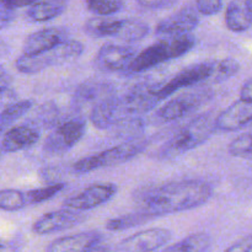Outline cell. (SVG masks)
<instances>
[{"instance_id": "cell-24", "label": "cell", "mask_w": 252, "mask_h": 252, "mask_svg": "<svg viewBox=\"0 0 252 252\" xmlns=\"http://www.w3.org/2000/svg\"><path fill=\"white\" fill-rule=\"evenodd\" d=\"M59 122H61V116H59L58 106L53 101H48L34 111L33 117L30 120L29 125L33 126L39 130L54 128Z\"/></svg>"}, {"instance_id": "cell-8", "label": "cell", "mask_w": 252, "mask_h": 252, "mask_svg": "<svg viewBox=\"0 0 252 252\" xmlns=\"http://www.w3.org/2000/svg\"><path fill=\"white\" fill-rule=\"evenodd\" d=\"M216 64L217 62L214 61H207L192 64L189 68L184 69L179 74H176L169 81L162 83L160 89L158 90V96L161 100H164L167 96L172 95L175 91H179L181 89L189 88V86L211 80L213 78L214 73H216Z\"/></svg>"}, {"instance_id": "cell-15", "label": "cell", "mask_w": 252, "mask_h": 252, "mask_svg": "<svg viewBox=\"0 0 252 252\" xmlns=\"http://www.w3.org/2000/svg\"><path fill=\"white\" fill-rule=\"evenodd\" d=\"M102 245V235L98 231H83L75 235L62 236L52 241L47 248L49 252L71 251H106L108 248Z\"/></svg>"}, {"instance_id": "cell-13", "label": "cell", "mask_w": 252, "mask_h": 252, "mask_svg": "<svg viewBox=\"0 0 252 252\" xmlns=\"http://www.w3.org/2000/svg\"><path fill=\"white\" fill-rule=\"evenodd\" d=\"M86 219L81 212L75 209L65 208L59 211L49 212L43 214L41 218L37 219L32 225V230L37 235H47V234L56 233V231L68 230L79 225Z\"/></svg>"}, {"instance_id": "cell-26", "label": "cell", "mask_w": 252, "mask_h": 252, "mask_svg": "<svg viewBox=\"0 0 252 252\" xmlns=\"http://www.w3.org/2000/svg\"><path fill=\"white\" fill-rule=\"evenodd\" d=\"M32 106H33V101L32 100H22L4 108L0 112V134L6 132L11 127L12 123L24 117L31 110Z\"/></svg>"}, {"instance_id": "cell-32", "label": "cell", "mask_w": 252, "mask_h": 252, "mask_svg": "<svg viewBox=\"0 0 252 252\" xmlns=\"http://www.w3.org/2000/svg\"><path fill=\"white\" fill-rule=\"evenodd\" d=\"M240 71V64L238 61L233 58H224L221 61H217L216 73H214L212 80L216 83H221L228 80L231 76L236 75Z\"/></svg>"}, {"instance_id": "cell-21", "label": "cell", "mask_w": 252, "mask_h": 252, "mask_svg": "<svg viewBox=\"0 0 252 252\" xmlns=\"http://www.w3.org/2000/svg\"><path fill=\"white\" fill-rule=\"evenodd\" d=\"M70 0H38L26 12L31 22H46L63 14Z\"/></svg>"}, {"instance_id": "cell-6", "label": "cell", "mask_w": 252, "mask_h": 252, "mask_svg": "<svg viewBox=\"0 0 252 252\" xmlns=\"http://www.w3.org/2000/svg\"><path fill=\"white\" fill-rule=\"evenodd\" d=\"M125 95H112L98 102L91 108L90 121L98 129H107L112 128L121 121L127 120L129 117H135L134 106L129 97Z\"/></svg>"}, {"instance_id": "cell-22", "label": "cell", "mask_w": 252, "mask_h": 252, "mask_svg": "<svg viewBox=\"0 0 252 252\" xmlns=\"http://www.w3.org/2000/svg\"><path fill=\"white\" fill-rule=\"evenodd\" d=\"M121 20L113 19L111 16H97L89 20L84 26L86 33L95 38H103V37H116L118 29H120Z\"/></svg>"}, {"instance_id": "cell-4", "label": "cell", "mask_w": 252, "mask_h": 252, "mask_svg": "<svg viewBox=\"0 0 252 252\" xmlns=\"http://www.w3.org/2000/svg\"><path fill=\"white\" fill-rule=\"evenodd\" d=\"M147 147V142L140 139L127 140L120 145L106 149L98 154L85 157L78 160L73 165V170L75 174H89L95 170L103 169V167L113 166V165L122 164L137 157Z\"/></svg>"}, {"instance_id": "cell-5", "label": "cell", "mask_w": 252, "mask_h": 252, "mask_svg": "<svg viewBox=\"0 0 252 252\" xmlns=\"http://www.w3.org/2000/svg\"><path fill=\"white\" fill-rule=\"evenodd\" d=\"M216 130V117L211 112L202 113L189 121L167 142L165 152L181 154L196 149L206 143Z\"/></svg>"}, {"instance_id": "cell-2", "label": "cell", "mask_w": 252, "mask_h": 252, "mask_svg": "<svg viewBox=\"0 0 252 252\" xmlns=\"http://www.w3.org/2000/svg\"><path fill=\"white\" fill-rule=\"evenodd\" d=\"M194 44H196V41L189 33L165 36L159 42L138 53L125 71L127 74L147 71L159 64L189 53L193 48Z\"/></svg>"}, {"instance_id": "cell-1", "label": "cell", "mask_w": 252, "mask_h": 252, "mask_svg": "<svg viewBox=\"0 0 252 252\" xmlns=\"http://www.w3.org/2000/svg\"><path fill=\"white\" fill-rule=\"evenodd\" d=\"M213 196V187L201 180L171 182L140 194L142 209L152 216H166L191 211L206 204Z\"/></svg>"}, {"instance_id": "cell-36", "label": "cell", "mask_w": 252, "mask_h": 252, "mask_svg": "<svg viewBox=\"0 0 252 252\" xmlns=\"http://www.w3.org/2000/svg\"><path fill=\"white\" fill-rule=\"evenodd\" d=\"M38 0H0V5L2 7H6V9L14 10L19 9V7H25V6H32L33 4Z\"/></svg>"}, {"instance_id": "cell-37", "label": "cell", "mask_w": 252, "mask_h": 252, "mask_svg": "<svg viewBox=\"0 0 252 252\" xmlns=\"http://www.w3.org/2000/svg\"><path fill=\"white\" fill-rule=\"evenodd\" d=\"M15 19V12L14 10L6 9V7H2L0 5V30H2L4 27H6L7 25L11 24Z\"/></svg>"}, {"instance_id": "cell-18", "label": "cell", "mask_w": 252, "mask_h": 252, "mask_svg": "<svg viewBox=\"0 0 252 252\" xmlns=\"http://www.w3.org/2000/svg\"><path fill=\"white\" fill-rule=\"evenodd\" d=\"M68 39L66 31L59 27H51L33 32L26 37L22 46V54H38L53 48L61 42Z\"/></svg>"}, {"instance_id": "cell-39", "label": "cell", "mask_w": 252, "mask_h": 252, "mask_svg": "<svg viewBox=\"0 0 252 252\" xmlns=\"http://www.w3.org/2000/svg\"><path fill=\"white\" fill-rule=\"evenodd\" d=\"M240 97L252 100V78L248 79V80L243 84L240 90Z\"/></svg>"}, {"instance_id": "cell-29", "label": "cell", "mask_w": 252, "mask_h": 252, "mask_svg": "<svg viewBox=\"0 0 252 252\" xmlns=\"http://www.w3.org/2000/svg\"><path fill=\"white\" fill-rule=\"evenodd\" d=\"M64 187H65V184H63V182H56V184L41 187V189H30L26 192L27 204H38L49 201L53 197H56L59 192L63 191Z\"/></svg>"}, {"instance_id": "cell-12", "label": "cell", "mask_w": 252, "mask_h": 252, "mask_svg": "<svg viewBox=\"0 0 252 252\" xmlns=\"http://www.w3.org/2000/svg\"><path fill=\"white\" fill-rule=\"evenodd\" d=\"M137 54L134 47L108 42L98 49L95 63L102 71H125Z\"/></svg>"}, {"instance_id": "cell-10", "label": "cell", "mask_w": 252, "mask_h": 252, "mask_svg": "<svg viewBox=\"0 0 252 252\" xmlns=\"http://www.w3.org/2000/svg\"><path fill=\"white\" fill-rule=\"evenodd\" d=\"M117 191V186L113 184L91 185L75 196L66 198L63 207L79 212L90 211L111 201L116 196Z\"/></svg>"}, {"instance_id": "cell-28", "label": "cell", "mask_w": 252, "mask_h": 252, "mask_svg": "<svg viewBox=\"0 0 252 252\" xmlns=\"http://www.w3.org/2000/svg\"><path fill=\"white\" fill-rule=\"evenodd\" d=\"M26 206V192L14 189H0V209L6 212H17Z\"/></svg>"}, {"instance_id": "cell-11", "label": "cell", "mask_w": 252, "mask_h": 252, "mask_svg": "<svg viewBox=\"0 0 252 252\" xmlns=\"http://www.w3.org/2000/svg\"><path fill=\"white\" fill-rule=\"evenodd\" d=\"M171 238L172 234L169 229L150 228L123 239L118 244L117 250L125 252L157 251L165 248Z\"/></svg>"}, {"instance_id": "cell-17", "label": "cell", "mask_w": 252, "mask_h": 252, "mask_svg": "<svg viewBox=\"0 0 252 252\" xmlns=\"http://www.w3.org/2000/svg\"><path fill=\"white\" fill-rule=\"evenodd\" d=\"M116 88L112 83L97 79L84 81L76 88L73 95V103L78 108L91 106V108L105 98L115 95Z\"/></svg>"}, {"instance_id": "cell-33", "label": "cell", "mask_w": 252, "mask_h": 252, "mask_svg": "<svg viewBox=\"0 0 252 252\" xmlns=\"http://www.w3.org/2000/svg\"><path fill=\"white\" fill-rule=\"evenodd\" d=\"M224 0H196V7L199 14L211 16L218 14L223 7Z\"/></svg>"}, {"instance_id": "cell-9", "label": "cell", "mask_w": 252, "mask_h": 252, "mask_svg": "<svg viewBox=\"0 0 252 252\" xmlns=\"http://www.w3.org/2000/svg\"><path fill=\"white\" fill-rule=\"evenodd\" d=\"M209 96L211 94L207 90H197L181 94L177 97L165 103L164 106H161L155 113V117L159 122H174V121L180 120L201 107L202 103L207 101Z\"/></svg>"}, {"instance_id": "cell-3", "label": "cell", "mask_w": 252, "mask_h": 252, "mask_svg": "<svg viewBox=\"0 0 252 252\" xmlns=\"http://www.w3.org/2000/svg\"><path fill=\"white\" fill-rule=\"evenodd\" d=\"M84 44L75 39H65L53 48L38 54H22L16 59L15 66L22 74L32 75L54 65L69 63L83 54Z\"/></svg>"}, {"instance_id": "cell-40", "label": "cell", "mask_w": 252, "mask_h": 252, "mask_svg": "<svg viewBox=\"0 0 252 252\" xmlns=\"http://www.w3.org/2000/svg\"><path fill=\"white\" fill-rule=\"evenodd\" d=\"M245 1H246V4H248L249 10H250V12H251V15H252V0H245Z\"/></svg>"}, {"instance_id": "cell-19", "label": "cell", "mask_w": 252, "mask_h": 252, "mask_svg": "<svg viewBox=\"0 0 252 252\" xmlns=\"http://www.w3.org/2000/svg\"><path fill=\"white\" fill-rule=\"evenodd\" d=\"M39 139V130L31 125L9 128L2 137L0 147L5 153H16L33 147Z\"/></svg>"}, {"instance_id": "cell-31", "label": "cell", "mask_w": 252, "mask_h": 252, "mask_svg": "<svg viewBox=\"0 0 252 252\" xmlns=\"http://www.w3.org/2000/svg\"><path fill=\"white\" fill-rule=\"evenodd\" d=\"M229 154L235 158L252 159V132H248L236 137L229 144Z\"/></svg>"}, {"instance_id": "cell-20", "label": "cell", "mask_w": 252, "mask_h": 252, "mask_svg": "<svg viewBox=\"0 0 252 252\" xmlns=\"http://www.w3.org/2000/svg\"><path fill=\"white\" fill-rule=\"evenodd\" d=\"M225 24L230 31L245 32L252 26V15L245 0H231L226 6Z\"/></svg>"}, {"instance_id": "cell-27", "label": "cell", "mask_w": 252, "mask_h": 252, "mask_svg": "<svg viewBox=\"0 0 252 252\" xmlns=\"http://www.w3.org/2000/svg\"><path fill=\"white\" fill-rule=\"evenodd\" d=\"M153 218H155V217L142 209V211L135 212V213L125 214V216L110 219V220L106 223V229L110 231L127 230V229L142 225V224H144L145 221L150 220V219Z\"/></svg>"}, {"instance_id": "cell-35", "label": "cell", "mask_w": 252, "mask_h": 252, "mask_svg": "<svg viewBox=\"0 0 252 252\" xmlns=\"http://www.w3.org/2000/svg\"><path fill=\"white\" fill-rule=\"evenodd\" d=\"M228 252H252V235L240 239L226 249Z\"/></svg>"}, {"instance_id": "cell-38", "label": "cell", "mask_w": 252, "mask_h": 252, "mask_svg": "<svg viewBox=\"0 0 252 252\" xmlns=\"http://www.w3.org/2000/svg\"><path fill=\"white\" fill-rule=\"evenodd\" d=\"M11 83H12V76L10 75L7 71L2 70V69L0 68V95H2V94H5L7 90H9Z\"/></svg>"}, {"instance_id": "cell-23", "label": "cell", "mask_w": 252, "mask_h": 252, "mask_svg": "<svg viewBox=\"0 0 252 252\" xmlns=\"http://www.w3.org/2000/svg\"><path fill=\"white\" fill-rule=\"evenodd\" d=\"M212 238L206 233L189 235L174 245L165 246V252H206L212 249Z\"/></svg>"}, {"instance_id": "cell-30", "label": "cell", "mask_w": 252, "mask_h": 252, "mask_svg": "<svg viewBox=\"0 0 252 252\" xmlns=\"http://www.w3.org/2000/svg\"><path fill=\"white\" fill-rule=\"evenodd\" d=\"M89 11L100 16H111L123 7V0H85Z\"/></svg>"}, {"instance_id": "cell-41", "label": "cell", "mask_w": 252, "mask_h": 252, "mask_svg": "<svg viewBox=\"0 0 252 252\" xmlns=\"http://www.w3.org/2000/svg\"><path fill=\"white\" fill-rule=\"evenodd\" d=\"M4 150H2V148L0 147V160H1V158H2V154H4Z\"/></svg>"}, {"instance_id": "cell-34", "label": "cell", "mask_w": 252, "mask_h": 252, "mask_svg": "<svg viewBox=\"0 0 252 252\" xmlns=\"http://www.w3.org/2000/svg\"><path fill=\"white\" fill-rule=\"evenodd\" d=\"M135 1L145 9L162 10L172 7L179 0H135Z\"/></svg>"}, {"instance_id": "cell-16", "label": "cell", "mask_w": 252, "mask_h": 252, "mask_svg": "<svg viewBox=\"0 0 252 252\" xmlns=\"http://www.w3.org/2000/svg\"><path fill=\"white\" fill-rule=\"evenodd\" d=\"M198 12L197 7L187 5L166 19L161 20L155 29V33L164 37L189 33L198 26Z\"/></svg>"}, {"instance_id": "cell-25", "label": "cell", "mask_w": 252, "mask_h": 252, "mask_svg": "<svg viewBox=\"0 0 252 252\" xmlns=\"http://www.w3.org/2000/svg\"><path fill=\"white\" fill-rule=\"evenodd\" d=\"M148 33H149V26L144 21L137 19H126L121 20L116 38L122 39L128 43H134L145 38Z\"/></svg>"}, {"instance_id": "cell-14", "label": "cell", "mask_w": 252, "mask_h": 252, "mask_svg": "<svg viewBox=\"0 0 252 252\" xmlns=\"http://www.w3.org/2000/svg\"><path fill=\"white\" fill-rule=\"evenodd\" d=\"M252 123V100L240 97L216 117L217 132H235Z\"/></svg>"}, {"instance_id": "cell-43", "label": "cell", "mask_w": 252, "mask_h": 252, "mask_svg": "<svg viewBox=\"0 0 252 252\" xmlns=\"http://www.w3.org/2000/svg\"><path fill=\"white\" fill-rule=\"evenodd\" d=\"M251 160H252V159H251Z\"/></svg>"}, {"instance_id": "cell-42", "label": "cell", "mask_w": 252, "mask_h": 252, "mask_svg": "<svg viewBox=\"0 0 252 252\" xmlns=\"http://www.w3.org/2000/svg\"><path fill=\"white\" fill-rule=\"evenodd\" d=\"M2 248H4V245H2V244L0 243V249H2Z\"/></svg>"}, {"instance_id": "cell-7", "label": "cell", "mask_w": 252, "mask_h": 252, "mask_svg": "<svg viewBox=\"0 0 252 252\" xmlns=\"http://www.w3.org/2000/svg\"><path fill=\"white\" fill-rule=\"evenodd\" d=\"M86 132V121L73 117L62 121L53 128L43 143V152L48 155H62L75 147Z\"/></svg>"}]
</instances>
